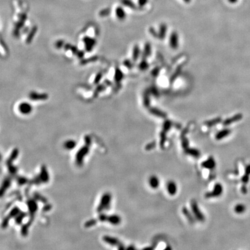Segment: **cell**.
I'll return each mask as SVG.
<instances>
[{
    "mask_svg": "<svg viewBox=\"0 0 250 250\" xmlns=\"http://www.w3.org/2000/svg\"><path fill=\"white\" fill-rule=\"evenodd\" d=\"M91 144V137L87 135L84 136V145L82 146L77 152L75 155V164L78 167L82 166L83 159L88 154Z\"/></svg>",
    "mask_w": 250,
    "mask_h": 250,
    "instance_id": "6da1fadb",
    "label": "cell"
},
{
    "mask_svg": "<svg viewBox=\"0 0 250 250\" xmlns=\"http://www.w3.org/2000/svg\"><path fill=\"white\" fill-rule=\"evenodd\" d=\"M37 201L36 200H35L33 197V198H30L29 197V196H28V198L26 202V204L28 209V213L30 214V219L29 221H28L27 224L31 226V225L32 224V223L34 221V218H35V214L36 213V212L38 210V204H37Z\"/></svg>",
    "mask_w": 250,
    "mask_h": 250,
    "instance_id": "7a4b0ae2",
    "label": "cell"
},
{
    "mask_svg": "<svg viewBox=\"0 0 250 250\" xmlns=\"http://www.w3.org/2000/svg\"><path fill=\"white\" fill-rule=\"evenodd\" d=\"M112 196L109 193H105L101 197L100 203L97 208V212L101 213L104 210H108L111 207Z\"/></svg>",
    "mask_w": 250,
    "mask_h": 250,
    "instance_id": "3957f363",
    "label": "cell"
},
{
    "mask_svg": "<svg viewBox=\"0 0 250 250\" xmlns=\"http://www.w3.org/2000/svg\"><path fill=\"white\" fill-rule=\"evenodd\" d=\"M21 211L20 208L17 206L14 207L9 212L8 215L3 220L2 223V228L3 229H6L8 225L9 222L12 218H15Z\"/></svg>",
    "mask_w": 250,
    "mask_h": 250,
    "instance_id": "277c9868",
    "label": "cell"
},
{
    "mask_svg": "<svg viewBox=\"0 0 250 250\" xmlns=\"http://www.w3.org/2000/svg\"><path fill=\"white\" fill-rule=\"evenodd\" d=\"M223 193V186L220 183H217L215 184L213 191L209 192L206 193L205 197L209 199L213 197H217L220 196Z\"/></svg>",
    "mask_w": 250,
    "mask_h": 250,
    "instance_id": "5b68a950",
    "label": "cell"
},
{
    "mask_svg": "<svg viewBox=\"0 0 250 250\" xmlns=\"http://www.w3.org/2000/svg\"><path fill=\"white\" fill-rule=\"evenodd\" d=\"M191 208L194 215L197 220L201 222H203L205 221L204 215L203 214V213L199 209L197 202L194 200L191 202Z\"/></svg>",
    "mask_w": 250,
    "mask_h": 250,
    "instance_id": "8992f818",
    "label": "cell"
},
{
    "mask_svg": "<svg viewBox=\"0 0 250 250\" xmlns=\"http://www.w3.org/2000/svg\"><path fill=\"white\" fill-rule=\"evenodd\" d=\"M102 240L105 243H106L109 245H111L112 246H117L118 249H119V250L125 249L123 245L116 238L111 237L109 236H104L102 238Z\"/></svg>",
    "mask_w": 250,
    "mask_h": 250,
    "instance_id": "52a82bcc",
    "label": "cell"
},
{
    "mask_svg": "<svg viewBox=\"0 0 250 250\" xmlns=\"http://www.w3.org/2000/svg\"><path fill=\"white\" fill-rule=\"evenodd\" d=\"M18 109L20 113L23 115H28L33 111V107L31 104L27 102H22L18 106Z\"/></svg>",
    "mask_w": 250,
    "mask_h": 250,
    "instance_id": "ba28073f",
    "label": "cell"
},
{
    "mask_svg": "<svg viewBox=\"0 0 250 250\" xmlns=\"http://www.w3.org/2000/svg\"><path fill=\"white\" fill-rule=\"evenodd\" d=\"M12 179V176L10 175H8L4 178L1 188V191H0V195L1 197H2L4 195L7 189L10 186Z\"/></svg>",
    "mask_w": 250,
    "mask_h": 250,
    "instance_id": "9c48e42d",
    "label": "cell"
},
{
    "mask_svg": "<svg viewBox=\"0 0 250 250\" xmlns=\"http://www.w3.org/2000/svg\"><path fill=\"white\" fill-rule=\"evenodd\" d=\"M169 44L170 47L172 49H177L178 48L179 39L178 35L177 32L174 31L171 34L169 39Z\"/></svg>",
    "mask_w": 250,
    "mask_h": 250,
    "instance_id": "30bf717a",
    "label": "cell"
},
{
    "mask_svg": "<svg viewBox=\"0 0 250 250\" xmlns=\"http://www.w3.org/2000/svg\"><path fill=\"white\" fill-rule=\"evenodd\" d=\"M39 176L42 183H48L49 182V175L47 168L45 165L41 166Z\"/></svg>",
    "mask_w": 250,
    "mask_h": 250,
    "instance_id": "8fae6325",
    "label": "cell"
},
{
    "mask_svg": "<svg viewBox=\"0 0 250 250\" xmlns=\"http://www.w3.org/2000/svg\"><path fill=\"white\" fill-rule=\"evenodd\" d=\"M202 166L203 168L210 170L214 169L216 166V162L214 158L212 157H209L206 161L202 162Z\"/></svg>",
    "mask_w": 250,
    "mask_h": 250,
    "instance_id": "7c38bea8",
    "label": "cell"
},
{
    "mask_svg": "<svg viewBox=\"0 0 250 250\" xmlns=\"http://www.w3.org/2000/svg\"><path fill=\"white\" fill-rule=\"evenodd\" d=\"M243 118V115L240 114H238L237 115H234L233 116L228 118L226 119H225L224 122H223V125L224 126H229L235 122H238L239 121L240 119H242Z\"/></svg>",
    "mask_w": 250,
    "mask_h": 250,
    "instance_id": "4fadbf2b",
    "label": "cell"
},
{
    "mask_svg": "<svg viewBox=\"0 0 250 250\" xmlns=\"http://www.w3.org/2000/svg\"><path fill=\"white\" fill-rule=\"evenodd\" d=\"M149 112L153 115H155V116L161 118H163L165 119L166 118L167 116L166 113L164 111L157 108H154V107H152V108H150V110Z\"/></svg>",
    "mask_w": 250,
    "mask_h": 250,
    "instance_id": "5bb4252c",
    "label": "cell"
},
{
    "mask_svg": "<svg viewBox=\"0 0 250 250\" xmlns=\"http://www.w3.org/2000/svg\"><path fill=\"white\" fill-rule=\"evenodd\" d=\"M83 41L86 51H87L88 52H90V51L93 48L94 46L96 44L95 39L89 37H86L85 38H84Z\"/></svg>",
    "mask_w": 250,
    "mask_h": 250,
    "instance_id": "9a60e30c",
    "label": "cell"
},
{
    "mask_svg": "<svg viewBox=\"0 0 250 250\" xmlns=\"http://www.w3.org/2000/svg\"><path fill=\"white\" fill-rule=\"evenodd\" d=\"M167 190L171 196L175 195L177 192V186L175 182L170 181L167 184Z\"/></svg>",
    "mask_w": 250,
    "mask_h": 250,
    "instance_id": "2e32d148",
    "label": "cell"
},
{
    "mask_svg": "<svg viewBox=\"0 0 250 250\" xmlns=\"http://www.w3.org/2000/svg\"><path fill=\"white\" fill-rule=\"evenodd\" d=\"M19 150L17 148L13 149V151H12L9 158L6 161V163H5L6 165L8 166L9 165L13 164V162L15 161L17 159V158L19 155Z\"/></svg>",
    "mask_w": 250,
    "mask_h": 250,
    "instance_id": "e0dca14e",
    "label": "cell"
},
{
    "mask_svg": "<svg viewBox=\"0 0 250 250\" xmlns=\"http://www.w3.org/2000/svg\"><path fill=\"white\" fill-rule=\"evenodd\" d=\"M231 132H232V131L230 129H228V128L224 129L220 131L218 133H217V134L215 136V139L217 140H222L223 139L229 136V134L231 133Z\"/></svg>",
    "mask_w": 250,
    "mask_h": 250,
    "instance_id": "ac0fdd59",
    "label": "cell"
},
{
    "mask_svg": "<svg viewBox=\"0 0 250 250\" xmlns=\"http://www.w3.org/2000/svg\"><path fill=\"white\" fill-rule=\"evenodd\" d=\"M150 91L149 90V89H146L144 91L143 94V104L145 107L146 108H150V104H151V99H150Z\"/></svg>",
    "mask_w": 250,
    "mask_h": 250,
    "instance_id": "d6986e66",
    "label": "cell"
},
{
    "mask_svg": "<svg viewBox=\"0 0 250 250\" xmlns=\"http://www.w3.org/2000/svg\"><path fill=\"white\" fill-rule=\"evenodd\" d=\"M108 222L114 225H118L121 222V218L118 215H108Z\"/></svg>",
    "mask_w": 250,
    "mask_h": 250,
    "instance_id": "ffe728a7",
    "label": "cell"
},
{
    "mask_svg": "<svg viewBox=\"0 0 250 250\" xmlns=\"http://www.w3.org/2000/svg\"><path fill=\"white\" fill-rule=\"evenodd\" d=\"M149 184L152 188L157 189L159 186L160 181L158 177L155 175H152L150 178Z\"/></svg>",
    "mask_w": 250,
    "mask_h": 250,
    "instance_id": "44dd1931",
    "label": "cell"
},
{
    "mask_svg": "<svg viewBox=\"0 0 250 250\" xmlns=\"http://www.w3.org/2000/svg\"><path fill=\"white\" fill-rule=\"evenodd\" d=\"M167 27L165 24H162L161 25L159 32L158 33V38L161 40L164 39L166 35Z\"/></svg>",
    "mask_w": 250,
    "mask_h": 250,
    "instance_id": "7402d4cb",
    "label": "cell"
},
{
    "mask_svg": "<svg viewBox=\"0 0 250 250\" xmlns=\"http://www.w3.org/2000/svg\"><path fill=\"white\" fill-rule=\"evenodd\" d=\"M115 14L119 20H123L126 18V14L123 8L121 6H118L115 9Z\"/></svg>",
    "mask_w": 250,
    "mask_h": 250,
    "instance_id": "603a6c76",
    "label": "cell"
},
{
    "mask_svg": "<svg viewBox=\"0 0 250 250\" xmlns=\"http://www.w3.org/2000/svg\"><path fill=\"white\" fill-rule=\"evenodd\" d=\"M29 97L30 99L33 100H45L48 98V96L46 94H39L35 92H31Z\"/></svg>",
    "mask_w": 250,
    "mask_h": 250,
    "instance_id": "cb8c5ba5",
    "label": "cell"
},
{
    "mask_svg": "<svg viewBox=\"0 0 250 250\" xmlns=\"http://www.w3.org/2000/svg\"><path fill=\"white\" fill-rule=\"evenodd\" d=\"M15 178L17 185L19 186H23L26 184H28L30 182V179H28L27 178L25 177L16 175Z\"/></svg>",
    "mask_w": 250,
    "mask_h": 250,
    "instance_id": "d4e9b609",
    "label": "cell"
},
{
    "mask_svg": "<svg viewBox=\"0 0 250 250\" xmlns=\"http://www.w3.org/2000/svg\"><path fill=\"white\" fill-rule=\"evenodd\" d=\"M250 175V164L246 167L245 173L242 178V182L244 185H247L249 182Z\"/></svg>",
    "mask_w": 250,
    "mask_h": 250,
    "instance_id": "484cf974",
    "label": "cell"
},
{
    "mask_svg": "<svg viewBox=\"0 0 250 250\" xmlns=\"http://www.w3.org/2000/svg\"><path fill=\"white\" fill-rule=\"evenodd\" d=\"M77 146V142L73 140H69L64 142L63 144L64 148L67 150H73Z\"/></svg>",
    "mask_w": 250,
    "mask_h": 250,
    "instance_id": "4316f807",
    "label": "cell"
},
{
    "mask_svg": "<svg viewBox=\"0 0 250 250\" xmlns=\"http://www.w3.org/2000/svg\"><path fill=\"white\" fill-rule=\"evenodd\" d=\"M185 154L190 155L192 157H193L195 158H198L200 156V151L195 148H189L186 150L185 151Z\"/></svg>",
    "mask_w": 250,
    "mask_h": 250,
    "instance_id": "83f0119b",
    "label": "cell"
},
{
    "mask_svg": "<svg viewBox=\"0 0 250 250\" xmlns=\"http://www.w3.org/2000/svg\"><path fill=\"white\" fill-rule=\"evenodd\" d=\"M27 215V213L26 212H23V211H20V213L15 218V222L16 223V224L20 225L21 224L23 220H24V218L25 217H26Z\"/></svg>",
    "mask_w": 250,
    "mask_h": 250,
    "instance_id": "f1b7e54d",
    "label": "cell"
},
{
    "mask_svg": "<svg viewBox=\"0 0 250 250\" xmlns=\"http://www.w3.org/2000/svg\"><path fill=\"white\" fill-rule=\"evenodd\" d=\"M221 122H222L221 118V117H218V118H216L213 119L212 120H210L204 123V124H205V125L206 126H207L208 127H213L214 126H215L216 125L221 123Z\"/></svg>",
    "mask_w": 250,
    "mask_h": 250,
    "instance_id": "f546056e",
    "label": "cell"
},
{
    "mask_svg": "<svg viewBox=\"0 0 250 250\" xmlns=\"http://www.w3.org/2000/svg\"><path fill=\"white\" fill-rule=\"evenodd\" d=\"M182 213H183L184 215L186 217V218L188 220V221L190 224H193L194 221H195L194 218H193L192 215L190 214V213L188 210V209L186 207H184L182 208Z\"/></svg>",
    "mask_w": 250,
    "mask_h": 250,
    "instance_id": "4dcf8cb0",
    "label": "cell"
},
{
    "mask_svg": "<svg viewBox=\"0 0 250 250\" xmlns=\"http://www.w3.org/2000/svg\"><path fill=\"white\" fill-rule=\"evenodd\" d=\"M141 54V51L139 46L137 45H136L133 49V53H132V57L133 61L136 62L138 60L139 57H140V55Z\"/></svg>",
    "mask_w": 250,
    "mask_h": 250,
    "instance_id": "1f68e13d",
    "label": "cell"
},
{
    "mask_svg": "<svg viewBox=\"0 0 250 250\" xmlns=\"http://www.w3.org/2000/svg\"><path fill=\"white\" fill-rule=\"evenodd\" d=\"M152 52V48L151 45L150 43H146L144 46V52H143V56L145 58L148 57L151 55Z\"/></svg>",
    "mask_w": 250,
    "mask_h": 250,
    "instance_id": "d6a6232c",
    "label": "cell"
},
{
    "mask_svg": "<svg viewBox=\"0 0 250 250\" xmlns=\"http://www.w3.org/2000/svg\"><path fill=\"white\" fill-rule=\"evenodd\" d=\"M33 197L36 200L37 202H42L44 204H46L48 202L47 199L43 196L41 195L39 193H38V192H34L33 194Z\"/></svg>",
    "mask_w": 250,
    "mask_h": 250,
    "instance_id": "836d02e7",
    "label": "cell"
},
{
    "mask_svg": "<svg viewBox=\"0 0 250 250\" xmlns=\"http://www.w3.org/2000/svg\"><path fill=\"white\" fill-rule=\"evenodd\" d=\"M123 78V74L122 71L120 69H116L115 73V77H114L115 81L116 82H120L122 81Z\"/></svg>",
    "mask_w": 250,
    "mask_h": 250,
    "instance_id": "e575fe53",
    "label": "cell"
},
{
    "mask_svg": "<svg viewBox=\"0 0 250 250\" xmlns=\"http://www.w3.org/2000/svg\"><path fill=\"white\" fill-rule=\"evenodd\" d=\"M149 67H150V64L145 59L143 60L140 63V64L139 65V69L142 71H144L147 70L148 69Z\"/></svg>",
    "mask_w": 250,
    "mask_h": 250,
    "instance_id": "d590c367",
    "label": "cell"
},
{
    "mask_svg": "<svg viewBox=\"0 0 250 250\" xmlns=\"http://www.w3.org/2000/svg\"><path fill=\"white\" fill-rule=\"evenodd\" d=\"M42 182L41 179L40 178L39 174L38 175L35 176L32 179L30 180V182L28 183L29 185H40Z\"/></svg>",
    "mask_w": 250,
    "mask_h": 250,
    "instance_id": "8d00e7d4",
    "label": "cell"
},
{
    "mask_svg": "<svg viewBox=\"0 0 250 250\" xmlns=\"http://www.w3.org/2000/svg\"><path fill=\"white\" fill-rule=\"evenodd\" d=\"M6 166L8 167V170L9 172V174L12 177H15L17 172V170H18L17 167L14 166L13 164L9 165Z\"/></svg>",
    "mask_w": 250,
    "mask_h": 250,
    "instance_id": "74e56055",
    "label": "cell"
},
{
    "mask_svg": "<svg viewBox=\"0 0 250 250\" xmlns=\"http://www.w3.org/2000/svg\"><path fill=\"white\" fill-rule=\"evenodd\" d=\"M149 90L150 91L151 94L153 95L154 97H155L156 98H158L160 96V93L158 89L157 88V86H155V85H152L151 86L150 88H149Z\"/></svg>",
    "mask_w": 250,
    "mask_h": 250,
    "instance_id": "f35d334b",
    "label": "cell"
},
{
    "mask_svg": "<svg viewBox=\"0 0 250 250\" xmlns=\"http://www.w3.org/2000/svg\"><path fill=\"white\" fill-rule=\"evenodd\" d=\"M246 207L243 204H237L234 208L235 213H236L237 214H242L246 211Z\"/></svg>",
    "mask_w": 250,
    "mask_h": 250,
    "instance_id": "ab89813d",
    "label": "cell"
},
{
    "mask_svg": "<svg viewBox=\"0 0 250 250\" xmlns=\"http://www.w3.org/2000/svg\"><path fill=\"white\" fill-rule=\"evenodd\" d=\"M30 225L27 223L24 224L21 228V235L23 237H26L28 233V228H30Z\"/></svg>",
    "mask_w": 250,
    "mask_h": 250,
    "instance_id": "60d3db41",
    "label": "cell"
},
{
    "mask_svg": "<svg viewBox=\"0 0 250 250\" xmlns=\"http://www.w3.org/2000/svg\"><path fill=\"white\" fill-rule=\"evenodd\" d=\"M172 122L170 120L167 119V120H166L164 122V123H163V130H164V131H165L166 132H168L170 130V129H171V127H172Z\"/></svg>",
    "mask_w": 250,
    "mask_h": 250,
    "instance_id": "b9f144b4",
    "label": "cell"
},
{
    "mask_svg": "<svg viewBox=\"0 0 250 250\" xmlns=\"http://www.w3.org/2000/svg\"><path fill=\"white\" fill-rule=\"evenodd\" d=\"M97 221H98V220L97 219H91V220H89L87 221L84 223V226L86 228H91V226H93L95 225H96L97 223Z\"/></svg>",
    "mask_w": 250,
    "mask_h": 250,
    "instance_id": "7bdbcfd3",
    "label": "cell"
},
{
    "mask_svg": "<svg viewBox=\"0 0 250 250\" xmlns=\"http://www.w3.org/2000/svg\"><path fill=\"white\" fill-rule=\"evenodd\" d=\"M182 71V66H178L176 70V71L174 72V73L173 74V75L170 78V81L171 82H173L179 75L180 73Z\"/></svg>",
    "mask_w": 250,
    "mask_h": 250,
    "instance_id": "ee69618b",
    "label": "cell"
},
{
    "mask_svg": "<svg viewBox=\"0 0 250 250\" xmlns=\"http://www.w3.org/2000/svg\"><path fill=\"white\" fill-rule=\"evenodd\" d=\"M122 3L126 6L132 9H136V6L135 4L131 0H121Z\"/></svg>",
    "mask_w": 250,
    "mask_h": 250,
    "instance_id": "f6af8a7d",
    "label": "cell"
},
{
    "mask_svg": "<svg viewBox=\"0 0 250 250\" xmlns=\"http://www.w3.org/2000/svg\"><path fill=\"white\" fill-rule=\"evenodd\" d=\"M160 71H161V69L159 67H156L152 70L151 73V75L155 78L159 76Z\"/></svg>",
    "mask_w": 250,
    "mask_h": 250,
    "instance_id": "bcb514c9",
    "label": "cell"
},
{
    "mask_svg": "<svg viewBox=\"0 0 250 250\" xmlns=\"http://www.w3.org/2000/svg\"><path fill=\"white\" fill-rule=\"evenodd\" d=\"M108 215L101 213H100V215L98 217V220L101 222H107L108 221Z\"/></svg>",
    "mask_w": 250,
    "mask_h": 250,
    "instance_id": "7dc6e473",
    "label": "cell"
},
{
    "mask_svg": "<svg viewBox=\"0 0 250 250\" xmlns=\"http://www.w3.org/2000/svg\"><path fill=\"white\" fill-rule=\"evenodd\" d=\"M156 145H157V144H156L155 141L151 142V143L148 144L145 146V150H147V151H151V150L154 149L155 147H156Z\"/></svg>",
    "mask_w": 250,
    "mask_h": 250,
    "instance_id": "c3c4849f",
    "label": "cell"
},
{
    "mask_svg": "<svg viewBox=\"0 0 250 250\" xmlns=\"http://www.w3.org/2000/svg\"><path fill=\"white\" fill-rule=\"evenodd\" d=\"M123 64L125 66H126L128 69H132L133 67V64L132 62L129 60H125L123 62Z\"/></svg>",
    "mask_w": 250,
    "mask_h": 250,
    "instance_id": "681fc988",
    "label": "cell"
},
{
    "mask_svg": "<svg viewBox=\"0 0 250 250\" xmlns=\"http://www.w3.org/2000/svg\"><path fill=\"white\" fill-rule=\"evenodd\" d=\"M109 13V10L108 9H105L102 10L100 12V15L101 16H107Z\"/></svg>",
    "mask_w": 250,
    "mask_h": 250,
    "instance_id": "f907efd6",
    "label": "cell"
},
{
    "mask_svg": "<svg viewBox=\"0 0 250 250\" xmlns=\"http://www.w3.org/2000/svg\"><path fill=\"white\" fill-rule=\"evenodd\" d=\"M52 208V205L49 204H45V206L43 207V211L44 212H47L49 210H51V209Z\"/></svg>",
    "mask_w": 250,
    "mask_h": 250,
    "instance_id": "816d5d0a",
    "label": "cell"
},
{
    "mask_svg": "<svg viewBox=\"0 0 250 250\" xmlns=\"http://www.w3.org/2000/svg\"><path fill=\"white\" fill-rule=\"evenodd\" d=\"M150 33L152 35H153L154 37L158 38V33L155 31V30L154 28H151L150 29Z\"/></svg>",
    "mask_w": 250,
    "mask_h": 250,
    "instance_id": "f5cc1de1",
    "label": "cell"
},
{
    "mask_svg": "<svg viewBox=\"0 0 250 250\" xmlns=\"http://www.w3.org/2000/svg\"><path fill=\"white\" fill-rule=\"evenodd\" d=\"M147 2H148V0H139V4L140 6H143L145 5Z\"/></svg>",
    "mask_w": 250,
    "mask_h": 250,
    "instance_id": "db71d44e",
    "label": "cell"
},
{
    "mask_svg": "<svg viewBox=\"0 0 250 250\" xmlns=\"http://www.w3.org/2000/svg\"><path fill=\"white\" fill-rule=\"evenodd\" d=\"M242 192L244 194H246L247 192V189L246 185H243V186L242 187Z\"/></svg>",
    "mask_w": 250,
    "mask_h": 250,
    "instance_id": "11a10c76",
    "label": "cell"
},
{
    "mask_svg": "<svg viewBox=\"0 0 250 250\" xmlns=\"http://www.w3.org/2000/svg\"><path fill=\"white\" fill-rule=\"evenodd\" d=\"M127 249H135V248L134 247H129L128 248H127Z\"/></svg>",
    "mask_w": 250,
    "mask_h": 250,
    "instance_id": "9f6ffc18",
    "label": "cell"
},
{
    "mask_svg": "<svg viewBox=\"0 0 250 250\" xmlns=\"http://www.w3.org/2000/svg\"><path fill=\"white\" fill-rule=\"evenodd\" d=\"M184 1L186 3H189L190 1V0H184Z\"/></svg>",
    "mask_w": 250,
    "mask_h": 250,
    "instance_id": "6f0895ef",
    "label": "cell"
}]
</instances>
